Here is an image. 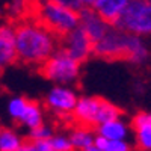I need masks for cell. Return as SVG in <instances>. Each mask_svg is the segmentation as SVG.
Instances as JSON below:
<instances>
[{"instance_id":"cell-13","label":"cell","mask_w":151,"mask_h":151,"mask_svg":"<svg viewBox=\"0 0 151 151\" xmlns=\"http://www.w3.org/2000/svg\"><path fill=\"white\" fill-rule=\"evenodd\" d=\"M129 3H130V0H97L94 5V9L104 20L113 24L119 18V15L124 12V9L127 8Z\"/></svg>"},{"instance_id":"cell-4","label":"cell","mask_w":151,"mask_h":151,"mask_svg":"<svg viewBox=\"0 0 151 151\" xmlns=\"http://www.w3.org/2000/svg\"><path fill=\"white\" fill-rule=\"evenodd\" d=\"M80 62L60 47L40 67V73L55 85H74L80 79Z\"/></svg>"},{"instance_id":"cell-18","label":"cell","mask_w":151,"mask_h":151,"mask_svg":"<svg viewBox=\"0 0 151 151\" xmlns=\"http://www.w3.org/2000/svg\"><path fill=\"white\" fill-rule=\"evenodd\" d=\"M27 103H29V100L24 98V97H20V95L12 97L8 101V113H9V116L14 121H20V118L23 116L24 110H26V107H27Z\"/></svg>"},{"instance_id":"cell-24","label":"cell","mask_w":151,"mask_h":151,"mask_svg":"<svg viewBox=\"0 0 151 151\" xmlns=\"http://www.w3.org/2000/svg\"><path fill=\"white\" fill-rule=\"evenodd\" d=\"M77 2H79L80 8H94L97 0H77Z\"/></svg>"},{"instance_id":"cell-5","label":"cell","mask_w":151,"mask_h":151,"mask_svg":"<svg viewBox=\"0 0 151 151\" xmlns=\"http://www.w3.org/2000/svg\"><path fill=\"white\" fill-rule=\"evenodd\" d=\"M113 26L137 36H151V0H130Z\"/></svg>"},{"instance_id":"cell-11","label":"cell","mask_w":151,"mask_h":151,"mask_svg":"<svg viewBox=\"0 0 151 151\" xmlns=\"http://www.w3.org/2000/svg\"><path fill=\"white\" fill-rule=\"evenodd\" d=\"M17 60L15 50V26H0V73Z\"/></svg>"},{"instance_id":"cell-3","label":"cell","mask_w":151,"mask_h":151,"mask_svg":"<svg viewBox=\"0 0 151 151\" xmlns=\"http://www.w3.org/2000/svg\"><path fill=\"white\" fill-rule=\"evenodd\" d=\"M121 116V109L101 97H80L73 112V119L79 125L95 129L106 121Z\"/></svg>"},{"instance_id":"cell-9","label":"cell","mask_w":151,"mask_h":151,"mask_svg":"<svg viewBox=\"0 0 151 151\" xmlns=\"http://www.w3.org/2000/svg\"><path fill=\"white\" fill-rule=\"evenodd\" d=\"M79 26L94 42H97L106 35L112 24L104 20L94 8H82L79 11Z\"/></svg>"},{"instance_id":"cell-25","label":"cell","mask_w":151,"mask_h":151,"mask_svg":"<svg viewBox=\"0 0 151 151\" xmlns=\"http://www.w3.org/2000/svg\"><path fill=\"white\" fill-rule=\"evenodd\" d=\"M83 151H103V148H100L98 145H95V144H92V145H89L86 150H83Z\"/></svg>"},{"instance_id":"cell-19","label":"cell","mask_w":151,"mask_h":151,"mask_svg":"<svg viewBox=\"0 0 151 151\" xmlns=\"http://www.w3.org/2000/svg\"><path fill=\"white\" fill-rule=\"evenodd\" d=\"M18 151H55L52 147V141H40V139H29L24 141Z\"/></svg>"},{"instance_id":"cell-21","label":"cell","mask_w":151,"mask_h":151,"mask_svg":"<svg viewBox=\"0 0 151 151\" xmlns=\"http://www.w3.org/2000/svg\"><path fill=\"white\" fill-rule=\"evenodd\" d=\"M50 141H52V147L55 151H74L70 137L65 134H55Z\"/></svg>"},{"instance_id":"cell-15","label":"cell","mask_w":151,"mask_h":151,"mask_svg":"<svg viewBox=\"0 0 151 151\" xmlns=\"http://www.w3.org/2000/svg\"><path fill=\"white\" fill-rule=\"evenodd\" d=\"M20 125L24 127L27 132L32 130V129H36L40 127L41 124H44V109L40 103L36 101H30L27 103V107L24 110L23 116L20 118Z\"/></svg>"},{"instance_id":"cell-20","label":"cell","mask_w":151,"mask_h":151,"mask_svg":"<svg viewBox=\"0 0 151 151\" xmlns=\"http://www.w3.org/2000/svg\"><path fill=\"white\" fill-rule=\"evenodd\" d=\"M53 136H55L53 127L48 125V124H45V122L41 124L40 127L29 130V134H27L29 139H40V141H48V139H52Z\"/></svg>"},{"instance_id":"cell-22","label":"cell","mask_w":151,"mask_h":151,"mask_svg":"<svg viewBox=\"0 0 151 151\" xmlns=\"http://www.w3.org/2000/svg\"><path fill=\"white\" fill-rule=\"evenodd\" d=\"M30 3V0H9L8 5V12L12 17H20L24 11H26L27 5Z\"/></svg>"},{"instance_id":"cell-10","label":"cell","mask_w":151,"mask_h":151,"mask_svg":"<svg viewBox=\"0 0 151 151\" xmlns=\"http://www.w3.org/2000/svg\"><path fill=\"white\" fill-rule=\"evenodd\" d=\"M130 125L134 134L136 148L141 151H151V112H137L132 118Z\"/></svg>"},{"instance_id":"cell-23","label":"cell","mask_w":151,"mask_h":151,"mask_svg":"<svg viewBox=\"0 0 151 151\" xmlns=\"http://www.w3.org/2000/svg\"><path fill=\"white\" fill-rule=\"evenodd\" d=\"M52 2L59 3L62 6H67V8H71V9H76V11H80L82 9L77 0H52Z\"/></svg>"},{"instance_id":"cell-7","label":"cell","mask_w":151,"mask_h":151,"mask_svg":"<svg viewBox=\"0 0 151 151\" xmlns=\"http://www.w3.org/2000/svg\"><path fill=\"white\" fill-rule=\"evenodd\" d=\"M79 94L70 85H55L45 95V107L55 115L67 118L73 116V112L77 106Z\"/></svg>"},{"instance_id":"cell-6","label":"cell","mask_w":151,"mask_h":151,"mask_svg":"<svg viewBox=\"0 0 151 151\" xmlns=\"http://www.w3.org/2000/svg\"><path fill=\"white\" fill-rule=\"evenodd\" d=\"M132 38H133L132 33L124 32L122 29L112 24L101 40L94 42V55L107 60H115V59L127 60Z\"/></svg>"},{"instance_id":"cell-1","label":"cell","mask_w":151,"mask_h":151,"mask_svg":"<svg viewBox=\"0 0 151 151\" xmlns=\"http://www.w3.org/2000/svg\"><path fill=\"white\" fill-rule=\"evenodd\" d=\"M59 48L58 35L36 18L23 20L15 26L17 60L40 68Z\"/></svg>"},{"instance_id":"cell-12","label":"cell","mask_w":151,"mask_h":151,"mask_svg":"<svg viewBox=\"0 0 151 151\" xmlns=\"http://www.w3.org/2000/svg\"><path fill=\"white\" fill-rule=\"evenodd\" d=\"M95 132H97V134L106 137V139L122 141V139H129L130 132H133V130H132V125L122 116H119V118L110 119V121H106L103 124L97 125Z\"/></svg>"},{"instance_id":"cell-17","label":"cell","mask_w":151,"mask_h":151,"mask_svg":"<svg viewBox=\"0 0 151 151\" xmlns=\"http://www.w3.org/2000/svg\"><path fill=\"white\" fill-rule=\"evenodd\" d=\"M94 144L98 145L100 148H103V151H133L132 144H130L127 139H122V141H110V139H106V137L97 134Z\"/></svg>"},{"instance_id":"cell-2","label":"cell","mask_w":151,"mask_h":151,"mask_svg":"<svg viewBox=\"0 0 151 151\" xmlns=\"http://www.w3.org/2000/svg\"><path fill=\"white\" fill-rule=\"evenodd\" d=\"M33 18L42 23L58 36H64L79 26V11L62 6L52 0H30Z\"/></svg>"},{"instance_id":"cell-26","label":"cell","mask_w":151,"mask_h":151,"mask_svg":"<svg viewBox=\"0 0 151 151\" xmlns=\"http://www.w3.org/2000/svg\"><path fill=\"white\" fill-rule=\"evenodd\" d=\"M0 130H2V127H0Z\"/></svg>"},{"instance_id":"cell-16","label":"cell","mask_w":151,"mask_h":151,"mask_svg":"<svg viewBox=\"0 0 151 151\" xmlns=\"http://www.w3.org/2000/svg\"><path fill=\"white\" fill-rule=\"evenodd\" d=\"M24 139L21 134L12 129L0 130V151H18Z\"/></svg>"},{"instance_id":"cell-8","label":"cell","mask_w":151,"mask_h":151,"mask_svg":"<svg viewBox=\"0 0 151 151\" xmlns=\"http://www.w3.org/2000/svg\"><path fill=\"white\" fill-rule=\"evenodd\" d=\"M60 48L68 53L73 59L79 60L80 64L86 62L94 55V41L86 35V32L77 26L64 36H60Z\"/></svg>"},{"instance_id":"cell-14","label":"cell","mask_w":151,"mask_h":151,"mask_svg":"<svg viewBox=\"0 0 151 151\" xmlns=\"http://www.w3.org/2000/svg\"><path fill=\"white\" fill-rule=\"evenodd\" d=\"M97 132H94L92 127H86V125H76L70 130V141L74 147V151H83L89 145L94 144Z\"/></svg>"}]
</instances>
